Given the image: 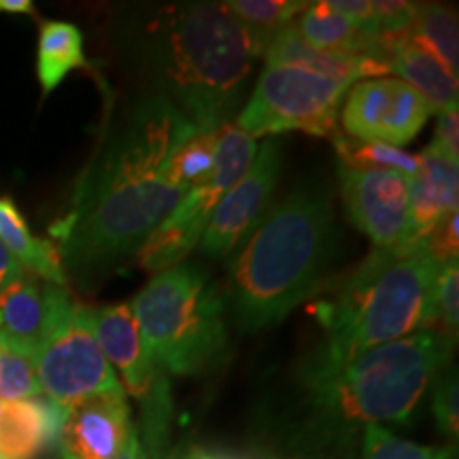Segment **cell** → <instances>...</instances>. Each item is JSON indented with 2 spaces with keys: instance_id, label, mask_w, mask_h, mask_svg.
Here are the masks:
<instances>
[{
  "instance_id": "obj_1",
  "label": "cell",
  "mask_w": 459,
  "mask_h": 459,
  "mask_svg": "<svg viewBox=\"0 0 459 459\" xmlns=\"http://www.w3.org/2000/svg\"><path fill=\"white\" fill-rule=\"evenodd\" d=\"M194 134L186 115L156 94L130 107L51 228L62 264L90 271L136 255L189 194L172 177V160Z\"/></svg>"
},
{
  "instance_id": "obj_2",
  "label": "cell",
  "mask_w": 459,
  "mask_h": 459,
  "mask_svg": "<svg viewBox=\"0 0 459 459\" xmlns=\"http://www.w3.org/2000/svg\"><path fill=\"white\" fill-rule=\"evenodd\" d=\"M141 54L162 94L198 132L232 122L262 43L226 3L158 9L141 28Z\"/></svg>"
},
{
  "instance_id": "obj_3",
  "label": "cell",
  "mask_w": 459,
  "mask_h": 459,
  "mask_svg": "<svg viewBox=\"0 0 459 459\" xmlns=\"http://www.w3.org/2000/svg\"><path fill=\"white\" fill-rule=\"evenodd\" d=\"M334 209L315 189H296L257 223L232 264L230 304L245 330L285 319L328 266Z\"/></svg>"
},
{
  "instance_id": "obj_4",
  "label": "cell",
  "mask_w": 459,
  "mask_h": 459,
  "mask_svg": "<svg viewBox=\"0 0 459 459\" xmlns=\"http://www.w3.org/2000/svg\"><path fill=\"white\" fill-rule=\"evenodd\" d=\"M453 341L417 332L353 353L319 349L304 368L315 406L341 423H409L451 359Z\"/></svg>"
},
{
  "instance_id": "obj_5",
  "label": "cell",
  "mask_w": 459,
  "mask_h": 459,
  "mask_svg": "<svg viewBox=\"0 0 459 459\" xmlns=\"http://www.w3.org/2000/svg\"><path fill=\"white\" fill-rule=\"evenodd\" d=\"M440 264L423 243L375 247L330 302L317 307L324 351L344 355L423 330Z\"/></svg>"
},
{
  "instance_id": "obj_6",
  "label": "cell",
  "mask_w": 459,
  "mask_h": 459,
  "mask_svg": "<svg viewBox=\"0 0 459 459\" xmlns=\"http://www.w3.org/2000/svg\"><path fill=\"white\" fill-rule=\"evenodd\" d=\"M149 358L162 372L196 375L226 349V300L204 271L179 264L153 277L132 302Z\"/></svg>"
},
{
  "instance_id": "obj_7",
  "label": "cell",
  "mask_w": 459,
  "mask_h": 459,
  "mask_svg": "<svg viewBox=\"0 0 459 459\" xmlns=\"http://www.w3.org/2000/svg\"><path fill=\"white\" fill-rule=\"evenodd\" d=\"M41 395L71 406L99 394L124 392L91 325V308L74 302L60 285L48 283V315L32 351Z\"/></svg>"
},
{
  "instance_id": "obj_8",
  "label": "cell",
  "mask_w": 459,
  "mask_h": 459,
  "mask_svg": "<svg viewBox=\"0 0 459 459\" xmlns=\"http://www.w3.org/2000/svg\"><path fill=\"white\" fill-rule=\"evenodd\" d=\"M347 82L296 66H266L254 94L237 117V126L251 139L307 132L336 139L338 111L349 90Z\"/></svg>"
},
{
  "instance_id": "obj_9",
  "label": "cell",
  "mask_w": 459,
  "mask_h": 459,
  "mask_svg": "<svg viewBox=\"0 0 459 459\" xmlns=\"http://www.w3.org/2000/svg\"><path fill=\"white\" fill-rule=\"evenodd\" d=\"M434 108L398 77L364 79L349 90L341 122L351 139L402 147L428 124Z\"/></svg>"
},
{
  "instance_id": "obj_10",
  "label": "cell",
  "mask_w": 459,
  "mask_h": 459,
  "mask_svg": "<svg viewBox=\"0 0 459 459\" xmlns=\"http://www.w3.org/2000/svg\"><path fill=\"white\" fill-rule=\"evenodd\" d=\"M347 213L377 247H394L409 220L411 177L383 169H349L338 164Z\"/></svg>"
},
{
  "instance_id": "obj_11",
  "label": "cell",
  "mask_w": 459,
  "mask_h": 459,
  "mask_svg": "<svg viewBox=\"0 0 459 459\" xmlns=\"http://www.w3.org/2000/svg\"><path fill=\"white\" fill-rule=\"evenodd\" d=\"M237 183L238 179L234 175L213 169L211 179L204 186L192 189L177 204V209L149 234V238L136 251V264L153 274L179 266L203 238L215 206Z\"/></svg>"
},
{
  "instance_id": "obj_12",
  "label": "cell",
  "mask_w": 459,
  "mask_h": 459,
  "mask_svg": "<svg viewBox=\"0 0 459 459\" xmlns=\"http://www.w3.org/2000/svg\"><path fill=\"white\" fill-rule=\"evenodd\" d=\"M281 169V145L266 139L245 177L220 200L203 234V251L221 257L237 249L273 196Z\"/></svg>"
},
{
  "instance_id": "obj_13",
  "label": "cell",
  "mask_w": 459,
  "mask_h": 459,
  "mask_svg": "<svg viewBox=\"0 0 459 459\" xmlns=\"http://www.w3.org/2000/svg\"><path fill=\"white\" fill-rule=\"evenodd\" d=\"M132 429L126 392L91 395L68 409L57 451L62 459H115Z\"/></svg>"
},
{
  "instance_id": "obj_14",
  "label": "cell",
  "mask_w": 459,
  "mask_h": 459,
  "mask_svg": "<svg viewBox=\"0 0 459 459\" xmlns=\"http://www.w3.org/2000/svg\"><path fill=\"white\" fill-rule=\"evenodd\" d=\"M91 325L108 364L122 372L124 392L145 400L162 372L149 358L132 304L91 308Z\"/></svg>"
},
{
  "instance_id": "obj_15",
  "label": "cell",
  "mask_w": 459,
  "mask_h": 459,
  "mask_svg": "<svg viewBox=\"0 0 459 459\" xmlns=\"http://www.w3.org/2000/svg\"><path fill=\"white\" fill-rule=\"evenodd\" d=\"M459 162L429 145L409 186V220L400 243H423L436 223L457 211Z\"/></svg>"
},
{
  "instance_id": "obj_16",
  "label": "cell",
  "mask_w": 459,
  "mask_h": 459,
  "mask_svg": "<svg viewBox=\"0 0 459 459\" xmlns=\"http://www.w3.org/2000/svg\"><path fill=\"white\" fill-rule=\"evenodd\" d=\"M378 43L387 60L389 73L400 74L398 79L412 85L432 105L434 111L457 107V77L411 28L378 39Z\"/></svg>"
},
{
  "instance_id": "obj_17",
  "label": "cell",
  "mask_w": 459,
  "mask_h": 459,
  "mask_svg": "<svg viewBox=\"0 0 459 459\" xmlns=\"http://www.w3.org/2000/svg\"><path fill=\"white\" fill-rule=\"evenodd\" d=\"M68 409L39 395L34 400L0 402V457L37 459L57 449Z\"/></svg>"
},
{
  "instance_id": "obj_18",
  "label": "cell",
  "mask_w": 459,
  "mask_h": 459,
  "mask_svg": "<svg viewBox=\"0 0 459 459\" xmlns=\"http://www.w3.org/2000/svg\"><path fill=\"white\" fill-rule=\"evenodd\" d=\"M264 57L268 66H296L304 71L328 74L341 82L353 83L361 77H383L389 73L385 62L375 56H353L334 54V51H321L304 43L296 26H287L274 34L264 48Z\"/></svg>"
},
{
  "instance_id": "obj_19",
  "label": "cell",
  "mask_w": 459,
  "mask_h": 459,
  "mask_svg": "<svg viewBox=\"0 0 459 459\" xmlns=\"http://www.w3.org/2000/svg\"><path fill=\"white\" fill-rule=\"evenodd\" d=\"M48 315V283L20 274L0 290V347L32 358Z\"/></svg>"
},
{
  "instance_id": "obj_20",
  "label": "cell",
  "mask_w": 459,
  "mask_h": 459,
  "mask_svg": "<svg viewBox=\"0 0 459 459\" xmlns=\"http://www.w3.org/2000/svg\"><path fill=\"white\" fill-rule=\"evenodd\" d=\"M0 245L28 274L41 277L51 285H66L65 264L57 247L34 237L22 211L9 196H0Z\"/></svg>"
},
{
  "instance_id": "obj_21",
  "label": "cell",
  "mask_w": 459,
  "mask_h": 459,
  "mask_svg": "<svg viewBox=\"0 0 459 459\" xmlns=\"http://www.w3.org/2000/svg\"><path fill=\"white\" fill-rule=\"evenodd\" d=\"M294 26L302 41L315 49L334 51V54L375 56L387 65L381 43L375 34L332 11L328 3H308Z\"/></svg>"
},
{
  "instance_id": "obj_22",
  "label": "cell",
  "mask_w": 459,
  "mask_h": 459,
  "mask_svg": "<svg viewBox=\"0 0 459 459\" xmlns=\"http://www.w3.org/2000/svg\"><path fill=\"white\" fill-rule=\"evenodd\" d=\"M83 66H88V60L82 30L68 22H45L37 48V77L43 94H51L68 73Z\"/></svg>"
},
{
  "instance_id": "obj_23",
  "label": "cell",
  "mask_w": 459,
  "mask_h": 459,
  "mask_svg": "<svg viewBox=\"0 0 459 459\" xmlns=\"http://www.w3.org/2000/svg\"><path fill=\"white\" fill-rule=\"evenodd\" d=\"M226 7L255 34L262 48H266L274 34L294 24V20L308 7V3H296V0H232V3H226Z\"/></svg>"
},
{
  "instance_id": "obj_24",
  "label": "cell",
  "mask_w": 459,
  "mask_h": 459,
  "mask_svg": "<svg viewBox=\"0 0 459 459\" xmlns=\"http://www.w3.org/2000/svg\"><path fill=\"white\" fill-rule=\"evenodd\" d=\"M411 30L428 43L446 68L455 74L459 71V39H457V13L455 9L443 4H417L415 20Z\"/></svg>"
},
{
  "instance_id": "obj_25",
  "label": "cell",
  "mask_w": 459,
  "mask_h": 459,
  "mask_svg": "<svg viewBox=\"0 0 459 459\" xmlns=\"http://www.w3.org/2000/svg\"><path fill=\"white\" fill-rule=\"evenodd\" d=\"M336 153L342 166L349 169H383L395 170L412 177L419 170V156L404 152L400 147L383 145V143H366L338 134L334 139Z\"/></svg>"
},
{
  "instance_id": "obj_26",
  "label": "cell",
  "mask_w": 459,
  "mask_h": 459,
  "mask_svg": "<svg viewBox=\"0 0 459 459\" xmlns=\"http://www.w3.org/2000/svg\"><path fill=\"white\" fill-rule=\"evenodd\" d=\"M459 324V268L457 260L440 264L438 274L434 279L432 294L428 300L426 319H423L421 332H434V334L455 341Z\"/></svg>"
},
{
  "instance_id": "obj_27",
  "label": "cell",
  "mask_w": 459,
  "mask_h": 459,
  "mask_svg": "<svg viewBox=\"0 0 459 459\" xmlns=\"http://www.w3.org/2000/svg\"><path fill=\"white\" fill-rule=\"evenodd\" d=\"M217 132V130H215ZM215 132H198L177 152L172 160V177L187 192L204 186L213 175Z\"/></svg>"
},
{
  "instance_id": "obj_28",
  "label": "cell",
  "mask_w": 459,
  "mask_h": 459,
  "mask_svg": "<svg viewBox=\"0 0 459 459\" xmlns=\"http://www.w3.org/2000/svg\"><path fill=\"white\" fill-rule=\"evenodd\" d=\"M39 395L41 385L30 355L0 347V402L34 400Z\"/></svg>"
},
{
  "instance_id": "obj_29",
  "label": "cell",
  "mask_w": 459,
  "mask_h": 459,
  "mask_svg": "<svg viewBox=\"0 0 459 459\" xmlns=\"http://www.w3.org/2000/svg\"><path fill=\"white\" fill-rule=\"evenodd\" d=\"M449 449L421 446L409 440L395 438L381 426H366L364 459H449Z\"/></svg>"
},
{
  "instance_id": "obj_30",
  "label": "cell",
  "mask_w": 459,
  "mask_h": 459,
  "mask_svg": "<svg viewBox=\"0 0 459 459\" xmlns=\"http://www.w3.org/2000/svg\"><path fill=\"white\" fill-rule=\"evenodd\" d=\"M457 211L445 215L443 220L436 223L429 237L426 238V245L429 254L434 255V260L438 264H446L457 260L459 254V243H457Z\"/></svg>"
},
{
  "instance_id": "obj_31",
  "label": "cell",
  "mask_w": 459,
  "mask_h": 459,
  "mask_svg": "<svg viewBox=\"0 0 459 459\" xmlns=\"http://www.w3.org/2000/svg\"><path fill=\"white\" fill-rule=\"evenodd\" d=\"M434 415L440 429L446 434H457V381L455 377L446 378L434 394Z\"/></svg>"
},
{
  "instance_id": "obj_32",
  "label": "cell",
  "mask_w": 459,
  "mask_h": 459,
  "mask_svg": "<svg viewBox=\"0 0 459 459\" xmlns=\"http://www.w3.org/2000/svg\"><path fill=\"white\" fill-rule=\"evenodd\" d=\"M459 115L457 107H449L438 111V122H436V136L432 147L445 153L446 158L459 160Z\"/></svg>"
},
{
  "instance_id": "obj_33",
  "label": "cell",
  "mask_w": 459,
  "mask_h": 459,
  "mask_svg": "<svg viewBox=\"0 0 459 459\" xmlns=\"http://www.w3.org/2000/svg\"><path fill=\"white\" fill-rule=\"evenodd\" d=\"M328 4L332 11H336V13H341L342 17H347V20H351L353 24L364 28V30L372 32V24H375V11H372V3H366V0H334V3H328Z\"/></svg>"
},
{
  "instance_id": "obj_34",
  "label": "cell",
  "mask_w": 459,
  "mask_h": 459,
  "mask_svg": "<svg viewBox=\"0 0 459 459\" xmlns=\"http://www.w3.org/2000/svg\"><path fill=\"white\" fill-rule=\"evenodd\" d=\"M24 273L26 271L13 260V255H11L9 251L0 245V290H3L9 281H13L15 277H20V274H24Z\"/></svg>"
},
{
  "instance_id": "obj_35",
  "label": "cell",
  "mask_w": 459,
  "mask_h": 459,
  "mask_svg": "<svg viewBox=\"0 0 459 459\" xmlns=\"http://www.w3.org/2000/svg\"><path fill=\"white\" fill-rule=\"evenodd\" d=\"M115 459H145V453L141 449V440H139V434H136V429H132L128 440H126L124 449L119 451V455Z\"/></svg>"
},
{
  "instance_id": "obj_36",
  "label": "cell",
  "mask_w": 459,
  "mask_h": 459,
  "mask_svg": "<svg viewBox=\"0 0 459 459\" xmlns=\"http://www.w3.org/2000/svg\"><path fill=\"white\" fill-rule=\"evenodd\" d=\"M0 13H34L30 0H0Z\"/></svg>"
},
{
  "instance_id": "obj_37",
  "label": "cell",
  "mask_w": 459,
  "mask_h": 459,
  "mask_svg": "<svg viewBox=\"0 0 459 459\" xmlns=\"http://www.w3.org/2000/svg\"><path fill=\"white\" fill-rule=\"evenodd\" d=\"M189 459H226V457H215V455H206V453H194Z\"/></svg>"
},
{
  "instance_id": "obj_38",
  "label": "cell",
  "mask_w": 459,
  "mask_h": 459,
  "mask_svg": "<svg viewBox=\"0 0 459 459\" xmlns=\"http://www.w3.org/2000/svg\"><path fill=\"white\" fill-rule=\"evenodd\" d=\"M0 459H3V457H0Z\"/></svg>"
}]
</instances>
